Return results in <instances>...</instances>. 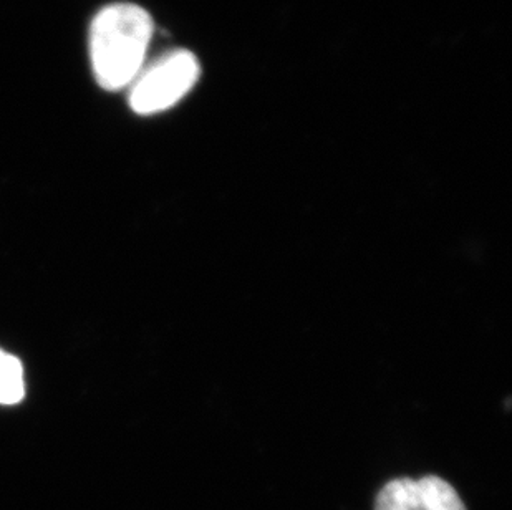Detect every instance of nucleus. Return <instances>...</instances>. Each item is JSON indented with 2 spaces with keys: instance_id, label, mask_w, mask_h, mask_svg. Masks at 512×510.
<instances>
[{
  "instance_id": "7ed1b4c3",
  "label": "nucleus",
  "mask_w": 512,
  "mask_h": 510,
  "mask_svg": "<svg viewBox=\"0 0 512 510\" xmlns=\"http://www.w3.org/2000/svg\"><path fill=\"white\" fill-rule=\"evenodd\" d=\"M375 510H466L450 482L436 476L395 479L383 487Z\"/></svg>"
},
{
  "instance_id": "f257e3e1",
  "label": "nucleus",
  "mask_w": 512,
  "mask_h": 510,
  "mask_svg": "<svg viewBox=\"0 0 512 510\" xmlns=\"http://www.w3.org/2000/svg\"><path fill=\"white\" fill-rule=\"evenodd\" d=\"M153 19L143 7L128 2L107 5L90 29V55L98 85L108 92L130 87L145 65L153 37Z\"/></svg>"
},
{
  "instance_id": "f03ea898",
  "label": "nucleus",
  "mask_w": 512,
  "mask_h": 510,
  "mask_svg": "<svg viewBox=\"0 0 512 510\" xmlns=\"http://www.w3.org/2000/svg\"><path fill=\"white\" fill-rule=\"evenodd\" d=\"M198 58L189 50H171L143 65L130 83L131 110L138 115H155L178 105L198 83Z\"/></svg>"
},
{
  "instance_id": "20e7f679",
  "label": "nucleus",
  "mask_w": 512,
  "mask_h": 510,
  "mask_svg": "<svg viewBox=\"0 0 512 510\" xmlns=\"http://www.w3.org/2000/svg\"><path fill=\"white\" fill-rule=\"evenodd\" d=\"M24 371L17 358L0 352V403L15 405L24 398Z\"/></svg>"
},
{
  "instance_id": "39448f33",
  "label": "nucleus",
  "mask_w": 512,
  "mask_h": 510,
  "mask_svg": "<svg viewBox=\"0 0 512 510\" xmlns=\"http://www.w3.org/2000/svg\"><path fill=\"white\" fill-rule=\"evenodd\" d=\"M0 352H2V350H0Z\"/></svg>"
}]
</instances>
